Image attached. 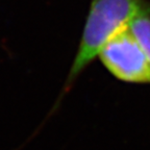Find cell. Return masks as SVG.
Returning <instances> with one entry per match:
<instances>
[{"label": "cell", "mask_w": 150, "mask_h": 150, "mask_svg": "<svg viewBox=\"0 0 150 150\" xmlns=\"http://www.w3.org/2000/svg\"><path fill=\"white\" fill-rule=\"evenodd\" d=\"M144 15H150L149 0H91L77 51L51 114L103 46Z\"/></svg>", "instance_id": "6da1fadb"}, {"label": "cell", "mask_w": 150, "mask_h": 150, "mask_svg": "<svg viewBox=\"0 0 150 150\" xmlns=\"http://www.w3.org/2000/svg\"><path fill=\"white\" fill-rule=\"evenodd\" d=\"M105 70L130 84H150V63L130 26L106 43L98 54Z\"/></svg>", "instance_id": "7a4b0ae2"}, {"label": "cell", "mask_w": 150, "mask_h": 150, "mask_svg": "<svg viewBox=\"0 0 150 150\" xmlns=\"http://www.w3.org/2000/svg\"><path fill=\"white\" fill-rule=\"evenodd\" d=\"M130 29L145 50L150 63V15L137 18L130 24Z\"/></svg>", "instance_id": "3957f363"}]
</instances>
